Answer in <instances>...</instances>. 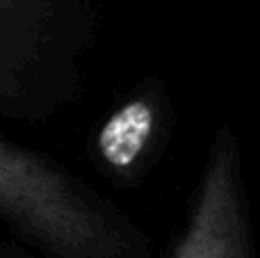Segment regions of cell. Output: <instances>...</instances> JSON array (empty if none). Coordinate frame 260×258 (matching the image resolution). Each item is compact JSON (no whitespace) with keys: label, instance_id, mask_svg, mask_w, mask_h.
<instances>
[{"label":"cell","instance_id":"obj_5","mask_svg":"<svg viewBox=\"0 0 260 258\" xmlns=\"http://www.w3.org/2000/svg\"><path fill=\"white\" fill-rule=\"evenodd\" d=\"M23 96V62L0 44V105Z\"/></svg>","mask_w":260,"mask_h":258},{"label":"cell","instance_id":"obj_2","mask_svg":"<svg viewBox=\"0 0 260 258\" xmlns=\"http://www.w3.org/2000/svg\"><path fill=\"white\" fill-rule=\"evenodd\" d=\"M169 258H253L240 149L229 128L212 142L192 215Z\"/></svg>","mask_w":260,"mask_h":258},{"label":"cell","instance_id":"obj_1","mask_svg":"<svg viewBox=\"0 0 260 258\" xmlns=\"http://www.w3.org/2000/svg\"><path fill=\"white\" fill-rule=\"evenodd\" d=\"M0 219L48 258H148L142 238L32 151L0 140Z\"/></svg>","mask_w":260,"mask_h":258},{"label":"cell","instance_id":"obj_4","mask_svg":"<svg viewBox=\"0 0 260 258\" xmlns=\"http://www.w3.org/2000/svg\"><path fill=\"white\" fill-rule=\"evenodd\" d=\"M50 12L44 0H0V44L23 64L48 39Z\"/></svg>","mask_w":260,"mask_h":258},{"label":"cell","instance_id":"obj_3","mask_svg":"<svg viewBox=\"0 0 260 258\" xmlns=\"http://www.w3.org/2000/svg\"><path fill=\"white\" fill-rule=\"evenodd\" d=\"M160 126V108L144 94L119 105L96 135V158L114 176L130 178L151 153Z\"/></svg>","mask_w":260,"mask_h":258},{"label":"cell","instance_id":"obj_6","mask_svg":"<svg viewBox=\"0 0 260 258\" xmlns=\"http://www.w3.org/2000/svg\"><path fill=\"white\" fill-rule=\"evenodd\" d=\"M0 258H18V256H9V254H5V251H0Z\"/></svg>","mask_w":260,"mask_h":258}]
</instances>
